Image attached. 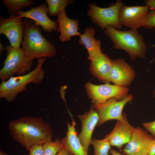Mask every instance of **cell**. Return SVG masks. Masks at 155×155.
Listing matches in <instances>:
<instances>
[{"label":"cell","mask_w":155,"mask_h":155,"mask_svg":"<svg viewBox=\"0 0 155 155\" xmlns=\"http://www.w3.org/2000/svg\"><path fill=\"white\" fill-rule=\"evenodd\" d=\"M8 127L11 137L28 150L33 145L43 144L53 137L50 125L40 118L23 117L10 121Z\"/></svg>","instance_id":"cell-1"},{"label":"cell","mask_w":155,"mask_h":155,"mask_svg":"<svg viewBox=\"0 0 155 155\" xmlns=\"http://www.w3.org/2000/svg\"><path fill=\"white\" fill-rule=\"evenodd\" d=\"M22 49L29 58L34 59L54 56L57 53L54 45L42 35L40 26L26 18Z\"/></svg>","instance_id":"cell-2"},{"label":"cell","mask_w":155,"mask_h":155,"mask_svg":"<svg viewBox=\"0 0 155 155\" xmlns=\"http://www.w3.org/2000/svg\"><path fill=\"white\" fill-rule=\"evenodd\" d=\"M104 33L110 38L115 49L125 51L132 60L137 58H145L146 44L142 36L137 29L120 31L113 27L108 26L104 30Z\"/></svg>","instance_id":"cell-3"},{"label":"cell","mask_w":155,"mask_h":155,"mask_svg":"<svg viewBox=\"0 0 155 155\" xmlns=\"http://www.w3.org/2000/svg\"><path fill=\"white\" fill-rule=\"evenodd\" d=\"M46 58L38 59L36 67L31 72L16 77L11 76L7 80L1 81L0 85V98H4L8 102L13 101L17 95L25 90L30 83L39 84L44 78L43 65Z\"/></svg>","instance_id":"cell-4"},{"label":"cell","mask_w":155,"mask_h":155,"mask_svg":"<svg viewBox=\"0 0 155 155\" xmlns=\"http://www.w3.org/2000/svg\"><path fill=\"white\" fill-rule=\"evenodd\" d=\"M4 47L6 57L3 62V66L0 70L1 81L7 80L15 74L20 76L29 71L33 59L28 57L22 48H16L7 45Z\"/></svg>","instance_id":"cell-5"},{"label":"cell","mask_w":155,"mask_h":155,"mask_svg":"<svg viewBox=\"0 0 155 155\" xmlns=\"http://www.w3.org/2000/svg\"><path fill=\"white\" fill-rule=\"evenodd\" d=\"M124 5L122 1L117 0L108 7L98 6L95 3L89 4L87 14L93 23L102 29L112 26L117 29L122 28L119 19L121 8Z\"/></svg>","instance_id":"cell-6"},{"label":"cell","mask_w":155,"mask_h":155,"mask_svg":"<svg viewBox=\"0 0 155 155\" xmlns=\"http://www.w3.org/2000/svg\"><path fill=\"white\" fill-rule=\"evenodd\" d=\"M86 88L89 97L94 104L103 103L111 98L121 100L128 95L129 89L109 83L96 85L90 82L86 84Z\"/></svg>","instance_id":"cell-7"},{"label":"cell","mask_w":155,"mask_h":155,"mask_svg":"<svg viewBox=\"0 0 155 155\" xmlns=\"http://www.w3.org/2000/svg\"><path fill=\"white\" fill-rule=\"evenodd\" d=\"M133 98V96L129 95L121 100L113 98L103 103L94 104V107L99 118L97 125L100 126L111 120H122L125 115L122 113L124 107Z\"/></svg>","instance_id":"cell-8"},{"label":"cell","mask_w":155,"mask_h":155,"mask_svg":"<svg viewBox=\"0 0 155 155\" xmlns=\"http://www.w3.org/2000/svg\"><path fill=\"white\" fill-rule=\"evenodd\" d=\"M22 18L16 14H11L8 18H0V34L5 35L10 45L20 47L23 40L24 27Z\"/></svg>","instance_id":"cell-9"},{"label":"cell","mask_w":155,"mask_h":155,"mask_svg":"<svg viewBox=\"0 0 155 155\" xmlns=\"http://www.w3.org/2000/svg\"><path fill=\"white\" fill-rule=\"evenodd\" d=\"M154 139L141 128H134L123 152L126 155H149Z\"/></svg>","instance_id":"cell-10"},{"label":"cell","mask_w":155,"mask_h":155,"mask_svg":"<svg viewBox=\"0 0 155 155\" xmlns=\"http://www.w3.org/2000/svg\"><path fill=\"white\" fill-rule=\"evenodd\" d=\"M147 6L124 5L121 8L119 19L121 25L131 29H137L142 23L149 11Z\"/></svg>","instance_id":"cell-11"},{"label":"cell","mask_w":155,"mask_h":155,"mask_svg":"<svg viewBox=\"0 0 155 155\" xmlns=\"http://www.w3.org/2000/svg\"><path fill=\"white\" fill-rule=\"evenodd\" d=\"M48 5L46 3H43L28 11H22L16 14L22 18H25L33 20L36 25L41 26L44 31L51 33L57 30V21L52 20L48 17Z\"/></svg>","instance_id":"cell-12"},{"label":"cell","mask_w":155,"mask_h":155,"mask_svg":"<svg viewBox=\"0 0 155 155\" xmlns=\"http://www.w3.org/2000/svg\"><path fill=\"white\" fill-rule=\"evenodd\" d=\"M78 117L81 123L82 128L78 136L88 152L90 146L91 144L92 134L99 121L98 115L93 107L84 114L78 115Z\"/></svg>","instance_id":"cell-13"},{"label":"cell","mask_w":155,"mask_h":155,"mask_svg":"<svg viewBox=\"0 0 155 155\" xmlns=\"http://www.w3.org/2000/svg\"><path fill=\"white\" fill-rule=\"evenodd\" d=\"M135 75V71L132 67L123 59H116L113 60L109 75V82L126 87L131 84Z\"/></svg>","instance_id":"cell-14"},{"label":"cell","mask_w":155,"mask_h":155,"mask_svg":"<svg viewBox=\"0 0 155 155\" xmlns=\"http://www.w3.org/2000/svg\"><path fill=\"white\" fill-rule=\"evenodd\" d=\"M134 129L125 115L123 119L117 121L111 132L105 138L109 141L111 146L121 149L129 141Z\"/></svg>","instance_id":"cell-15"},{"label":"cell","mask_w":155,"mask_h":155,"mask_svg":"<svg viewBox=\"0 0 155 155\" xmlns=\"http://www.w3.org/2000/svg\"><path fill=\"white\" fill-rule=\"evenodd\" d=\"M57 31L60 33L59 37L62 42L70 40L72 37L79 36V22L76 19H71L67 16L65 8L63 9L57 16Z\"/></svg>","instance_id":"cell-16"},{"label":"cell","mask_w":155,"mask_h":155,"mask_svg":"<svg viewBox=\"0 0 155 155\" xmlns=\"http://www.w3.org/2000/svg\"><path fill=\"white\" fill-rule=\"evenodd\" d=\"M113 60L102 53L90 61V69L93 75L102 82L109 83V75Z\"/></svg>","instance_id":"cell-17"},{"label":"cell","mask_w":155,"mask_h":155,"mask_svg":"<svg viewBox=\"0 0 155 155\" xmlns=\"http://www.w3.org/2000/svg\"><path fill=\"white\" fill-rule=\"evenodd\" d=\"M71 124L68 121L67 129L65 136L61 139L64 148L71 155H88L79 140L75 129V122L73 119Z\"/></svg>","instance_id":"cell-18"},{"label":"cell","mask_w":155,"mask_h":155,"mask_svg":"<svg viewBox=\"0 0 155 155\" xmlns=\"http://www.w3.org/2000/svg\"><path fill=\"white\" fill-rule=\"evenodd\" d=\"M95 30L92 27H87L83 34L79 36V43L87 50L88 59L92 60L102 53L101 49V41L96 40L94 36Z\"/></svg>","instance_id":"cell-19"},{"label":"cell","mask_w":155,"mask_h":155,"mask_svg":"<svg viewBox=\"0 0 155 155\" xmlns=\"http://www.w3.org/2000/svg\"><path fill=\"white\" fill-rule=\"evenodd\" d=\"M3 3L8 14H16L24 8L35 4L31 0H3Z\"/></svg>","instance_id":"cell-20"},{"label":"cell","mask_w":155,"mask_h":155,"mask_svg":"<svg viewBox=\"0 0 155 155\" xmlns=\"http://www.w3.org/2000/svg\"><path fill=\"white\" fill-rule=\"evenodd\" d=\"M74 1L70 0H46L48 5V14L51 16H57L63 9Z\"/></svg>","instance_id":"cell-21"},{"label":"cell","mask_w":155,"mask_h":155,"mask_svg":"<svg viewBox=\"0 0 155 155\" xmlns=\"http://www.w3.org/2000/svg\"><path fill=\"white\" fill-rule=\"evenodd\" d=\"M91 144L94 149V155H109L108 152L111 149V145L109 141L106 138L102 140L93 139Z\"/></svg>","instance_id":"cell-22"},{"label":"cell","mask_w":155,"mask_h":155,"mask_svg":"<svg viewBox=\"0 0 155 155\" xmlns=\"http://www.w3.org/2000/svg\"><path fill=\"white\" fill-rule=\"evenodd\" d=\"M44 155H56L64 148L63 142L57 138L54 141L52 140L42 144Z\"/></svg>","instance_id":"cell-23"},{"label":"cell","mask_w":155,"mask_h":155,"mask_svg":"<svg viewBox=\"0 0 155 155\" xmlns=\"http://www.w3.org/2000/svg\"><path fill=\"white\" fill-rule=\"evenodd\" d=\"M142 27L149 29L155 28V9L149 11Z\"/></svg>","instance_id":"cell-24"},{"label":"cell","mask_w":155,"mask_h":155,"mask_svg":"<svg viewBox=\"0 0 155 155\" xmlns=\"http://www.w3.org/2000/svg\"><path fill=\"white\" fill-rule=\"evenodd\" d=\"M28 151L29 154L27 155H44L42 144H34L30 148Z\"/></svg>","instance_id":"cell-25"},{"label":"cell","mask_w":155,"mask_h":155,"mask_svg":"<svg viewBox=\"0 0 155 155\" xmlns=\"http://www.w3.org/2000/svg\"><path fill=\"white\" fill-rule=\"evenodd\" d=\"M144 127L155 137V121L143 123Z\"/></svg>","instance_id":"cell-26"},{"label":"cell","mask_w":155,"mask_h":155,"mask_svg":"<svg viewBox=\"0 0 155 155\" xmlns=\"http://www.w3.org/2000/svg\"><path fill=\"white\" fill-rule=\"evenodd\" d=\"M144 2L149 10L155 9V0H147L145 1Z\"/></svg>","instance_id":"cell-27"},{"label":"cell","mask_w":155,"mask_h":155,"mask_svg":"<svg viewBox=\"0 0 155 155\" xmlns=\"http://www.w3.org/2000/svg\"><path fill=\"white\" fill-rule=\"evenodd\" d=\"M150 155H155V139H154L152 142L150 150Z\"/></svg>","instance_id":"cell-28"},{"label":"cell","mask_w":155,"mask_h":155,"mask_svg":"<svg viewBox=\"0 0 155 155\" xmlns=\"http://www.w3.org/2000/svg\"><path fill=\"white\" fill-rule=\"evenodd\" d=\"M56 155H71L70 152L64 148L60 151Z\"/></svg>","instance_id":"cell-29"},{"label":"cell","mask_w":155,"mask_h":155,"mask_svg":"<svg viewBox=\"0 0 155 155\" xmlns=\"http://www.w3.org/2000/svg\"><path fill=\"white\" fill-rule=\"evenodd\" d=\"M110 152L112 155H123L117 151L113 149H111Z\"/></svg>","instance_id":"cell-30"},{"label":"cell","mask_w":155,"mask_h":155,"mask_svg":"<svg viewBox=\"0 0 155 155\" xmlns=\"http://www.w3.org/2000/svg\"><path fill=\"white\" fill-rule=\"evenodd\" d=\"M5 50V47H3L1 42H0V56H1Z\"/></svg>","instance_id":"cell-31"},{"label":"cell","mask_w":155,"mask_h":155,"mask_svg":"<svg viewBox=\"0 0 155 155\" xmlns=\"http://www.w3.org/2000/svg\"><path fill=\"white\" fill-rule=\"evenodd\" d=\"M0 155H9L4 152L2 150L0 151Z\"/></svg>","instance_id":"cell-32"},{"label":"cell","mask_w":155,"mask_h":155,"mask_svg":"<svg viewBox=\"0 0 155 155\" xmlns=\"http://www.w3.org/2000/svg\"><path fill=\"white\" fill-rule=\"evenodd\" d=\"M154 95L155 97V90H154Z\"/></svg>","instance_id":"cell-33"},{"label":"cell","mask_w":155,"mask_h":155,"mask_svg":"<svg viewBox=\"0 0 155 155\" xmlns=\"http://www.w3.org/2000/svg\"></svg>","instance_id":"cell-34"}]
</instances>
